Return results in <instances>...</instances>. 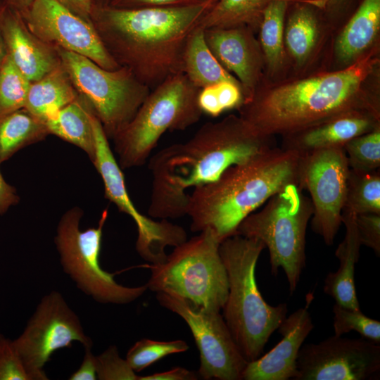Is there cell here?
Returning <instances> with one entry per match:
<instances>
[{"label":"cell","instance_id":"obj_47","mask_svg":"<svg viewBox=\"0 0 380 380\" xmlns=\"http://www.w3.org/2000/svg\"><path fill=\"white\" fill-rule=\"evenodd\" d=\"M329 6H336L341 4L345 0H325Z\"/></svg>","mask_w":380,"mask_h":380},{"label":"cell","instance_id":"obj_17","mask_svg":"<svg viewBox=\"0 0 380 380\" xmlns=\"http://www.w3.org/2000/svg\"><path fill=\"white\" fill-rule=\"evenodd\" d=\"M313 298L311 293H308L306 305L286 316L277 329L282 336L281 341L265 355L248 362L242 374V379H295L298 352L314 328L308 310Z\"/></svg>","mask_w":380,"mask_h":380},{"label":"cell","instance_id":"obj_44","mask_svg":"<svg viewBox=\"0 0 380 380\" xmlns=\"http://www.w3.org/2000/svg\"><path fill=\"white\" fill-rule=\"evenodd\" d=\"M8 5L17 10L20 13L26 11L34 0H4Z\"/></svg>","mask_w":380,"mask_h":380},{"label":"cell","instance_id":"obj_46","mask_svg":"<svg viewBox=\"0 0 380 380\" xmlns=\"http://www.w3.org/2000/svg\"><path fill=\"white\" fill-rule=\"evenodd\" d=\"M92 5L97 6H106L110 5L112 0H91Z\"/></svg>","mask_w":380,"mask_h":380},{"label":"cell","instance_id":"obj_30","mask_svg":"<svg viewBox=\"0 0 380 380\" xmlns=\"http://www.w3.org/2000/svg\"><path fill=\"white\" fill-rule=\"evenodd\" d=\"M343 210L355 215H380V172L350 168Z\"/></svg>","mask_w":380,"mask_h":380},{"label":"cell","instance_id":"obj_26","mask_svg":"<svg viewBox=\"0 0 380 380\" xmlns=\"http://www.w3.org/2000/svg\"><path fill=\"white\" fill-rule=\"evenodd\" d=\"M48 134L45 123L25 108L4 117L0 120V165L20 149Z\"/></svg>","mask_w":380,"mask_h":380},{"label":"cell","instance_id":"obj_31","mask_svg":"<svg viewBox=\"0 0 380 380\" xmlns=\"http://www.w3.org/2000/svg\"><path fill=\"white\" fill-rule=\"evenodd\" d=\"M30 84L6 54L0 72V120L24 108Z\"/></svg>","mask_w":380,"mask_h":380},{"label":"cell","instance_id":"obj_23","mask_svg":"<svg viewBox=\"0 0 380 380\" xmlns=\"http://www.w3.org/2000/svg\"><path fill=\"white\" fill-rule=\"evenodd\" d=\"M379 27L380 0H363L336 41L338 60L355 61L374 42Z\"/></svg>","mask_w":380,"mask_h":380},{"label":"cell","instance_id":"obj_32","mask_svg":"<svg viewBox=\"0 0 380 380\" xmlns=\"http://www.w3.org/2000/svg\"><path fill=\"white\" fill-rule=\"evenodd\" d=\"M245 100L241 86L221 82L201 89L198 96L203 113L217 117L226 110L239 109Z\"/></svg>","mask_w":380,"mask_h":380},{"label":"cell","instance_id":"obj_36","mask_svg":"<svg viewBox=\"0 0 380 380\" xmlns=\"http://www.w3.org/2000/svg\"><path fill=\"white\" fill-rule=\"evenodd\" d=\"M96 376L99 380H139V376L126 360L122 359L115 346H110L96 356Z\"/></svg>","mask_w":380,"mask_h":380},{"label":"cell","instance_id":"obj_48","mask_svg":"<svg viewBox=\"0 0 380 380\" xmlns=\"http://www.w3.org/2000/svg\"><path fill=\"white\" fill-rule=\"evenodd\" d=\"M1 1H2V0H0V4H1Z\"/></svg>","mask_w":380,"mask_h":380},{"label":"cell","instance_id":"obj_20","mask_svg":"<svg viewBox=\"0 0 380 380\" xmlns=\"http://www.w3.org/2000/svg\"><path fill=\"white\" fill-rule=\"evenodd\" d=\"M379 126V113L354 110L283 137L281 148L295 151L301 155L319 149L343 148L353 139Z\"/></svg>","mask_w":380,"mask_h":380},{"label":"cell","instance_id":"obj_40","mask_svg":"<svg viewBox=\"0 0 380 380\" xmlns=\"http://www.w3.org/2000/svg\"><path fill=\"white\" fill-rule=\"evenodd\" d=\"M96 356L91 352V347L84 348V355L79 369L70 377V380H96Z\"/></svg>","mask_w":380,"mask_h":380},{"label":"cell","instance_id":"obj_4","mask_svg":"<svg viewBox=\"0 0 380 380\" xmlns=\"http://www.w3.org/2000/svg\"><path fill=\"white\" fill-rule=\"evenodd\" d=\"M302 155L273 147L228 167L214 182L189 193L191 230H213L222 241L241 221L290 184L298 185Z\"/></svg>","mask_w":380,"mask_h":380},{"label":"cell","instance_id":"obj_25","mask_svg":"<svg viewBox=\"0 0 380 380\" xmlns=\"http://www.w3.org/2000/svg\"><path fill=\"white\" fill-rule=\"evenodd\" d=\"M183 73L199 89L221 82L241 85L212 53L205 40L204 30L198 25L189 34L186 43Z\"/></svg>","mask_w":380,"mask_h":380},{"label":"cell","instance_id":"obj_42","mask_svg":"<svg viewBox=\"0 0 380 380\" xmlns=\"http://www.w3.org/2000/svg\"><path fill=\"white\" fill-rule=\"evenodd\" d=\"M18 201L19 197L15 189L5 181L0 172V215L4 214Z\"/></svg>","mask_w":380,"mask_h":380},{"label":"cell","instance_id":"obj_19","mask_svg":"<svg viewBox=\"0 0 380 380\" xmlns=\"http://www.w3.org/2000/svg\"><path fill=\"white\" fill-rule=\"evenodd\" d=\"M0 33L6 54L31 82L61 64L57 47L32 33L21 14L4 0L0 4Z\"/></svg>","mask_w":380,"mask_h":380},{"label":"cell","instance_id":"obj_12","mask_svg":"<svg viewBox=\"0 0 380 380\" xmlns=\"http://www.w3.org/2000/svg\"><path fill=\"white\" fill-rule=\"evenodd\" d=\"M163 308L186 323L200 355L198 375L205 380H241L248 363L220 311L199 307L179 296L156 293Z\"/></svg>","mask_w":380,"mask_h":380},{"label":"cell","instance_id":"obj_33","mask_svg":"<svg viewBox=\"0 0 380 380\" xmlns=\"http://www.w3.org/2000/svg\"><path fill=\"white\" fill-rule=\"evenodd\" d=\"M188 349L187 343L180 339L163 341L142 338L129 349L125 360L135 372H139L167 355Z\"/></svg>","mask_w":380,"mask_h":380},{"label":"cell","instance_id":"obj_10","mask_svg":"<svg viewBox=\"0 0 380 380\" xmlns=\"http://www.w3.org/2000/svg\"><path fill=\"white\" fill-rule=\"evenodd\" d=\"M75 89L91 106L108 138L133 118L151 89L125 67L101 68L89 58L57 47Z\"/></svg>","mask_w":380,"mask_h":380},{"label":"cell","instance_id":"obj_18","mask_svg":"<svg viewBox=\"0 0 380 380\" xmlns=\"http://www.w3.org/2000/svg\"><path fill=\"white\" fill-rule=\"evenodd\" d=\"M205 42L222 67L233 72L241 84L245 100L259 85L262 55L248 27H210L204 30Z\"/></svg>","mask_w":380,"mask_h":380},{"label":"cell","instance_id":"obj_28","mask_svg":"<svg viewBox=\"0 0 380 380\" xmlns=\"http://www.w3.org/2000/svg\"><path fill=\"white\" fill-rule=\"evenodd\" d=\"M288 0H269L260 24V39L268 69L277 70L284 59V18Z\"/></svg>","mask_w":380,"mask_h":380},{"label":"cell","instance_id":"obj_38","mask_svg":"<svg viewBox=\"0 0 380 380\" xmlns=\"http://www.w3.org/2000/svg\"><path fill=\"white\" fill-rule=\"evenodd\" d=\"M355 223L361 245L372 249L376 255L379 256L380 215H356Z\"/></svg>","mask_w":380,"mask_h":380},{"label":"cell","instance_id":"obj_37","mask_svg":"<svg viewBox=\"0 0 380 380\" xmlns=\"http://www.w3.org/2000/svg\"><path fill=\"white\" fill-rule=\"evenodd\" d=\"M0 380H30L13 341L0 334Z\"/></svg>","mask_w":380,"mask_h":380},{"label":"cell","instance_id":"obj_27","mask_svg":"<svg viewBox=\"0 0 380 380\" xmlns=\"http://www.w3.org/2000/svg\"><path fill=\"white\" fill-rule=\"evenodd\" d=\"M269 0H217L201 20L198 26L210 27L260 26L264 9Z\"/></svg>","mask_w":380,"mask_h":380},{"label":"cell","instance_id":"obj_7","mask_svg":"<svg viewBox=\"0 0 380 380\" xmlns=\"http://www.w3.org/2000/svg\"><path fill=\"white\" fill-rule=\"evenodd\" d=\"M220 239L207 229L174 247L160 263L148 266V289L179 296L203 308L220 311L228 295Z\"/></svg>","mask_w":380,"mask_h":380},{"label":"cell","instance_id":"obj_14","mask_svg":"<svg viewBox=\"0 0 380 380\" xmlns=\"http://www.w3.org/2000/svg\"><path fill=\"white\" fill-rule=\"evenodd\" d=\"M350 167L343 148L302 155L298 186L310 195L312 229L325 244L334 243L342 224Z\"/></svg>","mask_w":380,"mask_h":380},{"label":"cell","instance_id":"obj_5","mask_svg":"<svg viewBox=\"0 0 380 380\" xmlns=\"http://www.w3.org/2000/svg\"><path fill=\"white\" fill-rule=\"evenodd\" d=\"M264 248L260 241L237 234L223 239L219 247L228 279L222 316L248 362L262 355L288 312L286 303L276 306L267 303L258 287L255 267Z\"/></svg>","mask_w":380,"mask_h":380},{"label":"cell","instance_id":"obj_39","mask_svg":"<svg viewBox=\"0 0 380 380\" xmlns=\"http://www.w3.org/2000/svg\"><path fill=\"white\" fill-rule=\"evenodd\" d=\"M211 0H112L109 6L121 8L177 7L203 4Z\"/></svg>","mask_w":380,"mask_h":380},{"label":"cell","instance_id":"obj_13","mask_svg":"<svg viewBox=\"0 0 380 380\" xmlns=\"http://www.w3.org/2000/svg\"><path fill=\"white\" fill-rule=\"evenodd\" d=\"M73 341L84 348L93 346L77 315L55 291L41 299L23 333L13 340L30 380H47L44 367L51 355L70 348Z\"/></svg>","mask_w":380,"mask_h":380},{"label":"cell","instance_id":"obj_35","mask_svg":"<svg viewBox=\"0 0 380 380\" xmlns=\"http://www.w3.org/2000/svg\"><path fill=\"white\" fill-rule=\"evenodd\" d=\"M334 335L342 336L351 331L362 338L380 343V322L363 314L360 309L347 308L335 303L333 306Z\"/></svg>","mask_w":380,"mask_h":380},{"label":"cell","instance_id":"obj_9","mask_svg":"<svg viewBox=\"0 0 380 380\" xmlns=\"http://www.w3.org/2000/svg\"><path fill=\"white\" fill-rule=\"evenodd\" d=\"M82 211L78 207L68 210L57 227L55 243L63 271L83 293L102 304H128L141 296L146 285L125 286L99 262L103 228L108 217L104 210L96 227L80 229Z\"/></svg>","mask_w":380,"mask_h":380},{"label":"cell","instance_id":"obj_11","mask_svg":"<svg viewBox=\"0 0 380 380\" xmlns=\"http://www.w3.org/2000/svg\"><path fill=\"white\" fill-rule=\"evenodd\" d=\"M95 155L92 163L101 175L105 197L130 216L137 228L136 249L139 255L151 264L163 262L167 246L175 247L187 239L185 229L167 220L156 221L141 214L134 206L127 193L125 178L110 148L108 137L94 113L91 114Z\"/></svg>","mask_w":380,"mask_h":380},{"label":"cell","instance_id":"obj_43","mask_svg":"<svg viewBox=\"0 0 380 380\" xmlns=\"http://www.w3.org/2000/svg\"><path fill=\"white\" fill-rule=\"evenodd\" d=\"M62 6L84 20L90 21L91 0H56Z\"/></svg>","mask_w":380,"mask_h":380},{"label":"cell","instance_id":"obj_8","mask_svg":"<svg viewBox=\"0 0 380 380\" xmlns=\"http://www.w3.org/2000/svg\"><path fill=\"white\" fill-rule=\"evenodd\" d=\"M313 213L311 200L298 185L290 184L272 196L258 211L239 224L236 233L258 239L268 249L271 272L284 270L291 293L305 266V236Z\"/></svg>","mask_w":380,"mask_h":380},{"label":"cell","instance_id":"obj_22","mask_svg":"<svg viewBox=\"0 0 380 380\" xmlns=\"http://www.w3.org/2000/svg\"><path fill=\"white\" fill-rule=\"evenodd\" d=\"M80 94L61 64L40 80L31 82L24 108L44 121L75 100Z\"/></svg>","mask_w":380,"mask_h":380},{"label":"cell","instance_id":"obj_41","mask_svg":"<svg viewBox=\"0 0 380 380\" xmlns=\"http://www.w3.org/2000/svg\"><path fill=\"white\" fill-rule=\"evenodd\" d=\"M197 374L182 367H176L170 370L154 373L150 375L140 376L139 380H196Z\"/></svg>","mask_w":380,"mask_h":380},{"label":"cell","instance_id":"obj_1","mask_svg":"<svg viewBox=\"0 0 380 380\" xmlns=\"http://www.w3.org/2000/svg\"><path fill=\"white\" fill-rule=\"evenodd\" d=\"M273 137L257 132L239 115L203 125L189 140L149 158L152 188L148 214L177 219L187 213V190L215 181L230 166L275 147Z\"/></svg>","mask_w":380,"mask_h":380},{"label":"cell","instance_id":"obj_29","mask_svg":"<svg viewBox=\"0 0 380 380\" xmlns=\"http://www.w3.org/2000/svg\"><path fill=\"white\" fill-rule=\"evenodd\" d=\"M318 36L317 20L310 6H300L290 15L284 38L287 49L298 64L303 63L313 50Z\"/></svg>","mask_w":380,"mask_h":380},{"label":"cell","instance_id":"obj_2","mask_svg":"<svg viewBox=\"0 0 380 380\" xmlns=\"http://www.w3.org/2000/svg\"><path fill=\"white\" fill-rule=\"evenodd\" d=\"M217 1L177 7L92 5L90 21L115 61L151 90L183 72L187 39Z\"/></svg>","mask_w":380,"mask_h":380},{"label":"cell","instance_id":"obj_15","mask_svg":"<svg viewBox=\"0 0 380 380\" xmlns=\"http://www.w3.org/2000/svg\"><path fill=\"white\" fill-rule=\"evenodd\" d=\"M294 380H367L379 377L380 346L334 335L301 346Z\"/></svg>","mask_w":380,"mask_h":380},{"label":"cell","instance_id":"obj_34","mask_svg":"<svg viewBox=\"0 0 380 380\" xmlns=\"http://www.w3.org/2000/svg\"><path fill=\"white\" fill-rule=\"evenodd\" d=\"M350 169L372 172L380 167V127L358 136L344 146Z\"/></svg>","mask_w":380,"mask_h":380},{"label":"cell","instance_id":"obj_45","mask_svg":"<svg viewBox=\"0 0 380 380\" xmlns=\"http://www.w3.org/2000/svg\"><path fill=\"white\" fill-rule=\"evenodd\" d=\"M6 54V53L5 46H4V42L1 36V33H0V72H1V68L2 63H3Z\"/></svg>","mask_w":380,"mask_h":380},{"label":"cell","instance_id":"obj_21","mask_svg":"<svg viewBox=\"0 0 380 380\" xmlns=\"http://www.w3.org/2000/svg\"><path fill=\"white\" fill-rule=\"evenodd\" d=\"M355 214L346 210L342 212V223L346 234L335 251L339 260L336 272L328 273L324 284V291L332 297L339 305L360 309L355 284V268L360 255L361 243L355 223Z\"/></svg>","mask_w":380,"mask_h":380},{"label":"cell","instance_id":"obj_6","mask_svg":"<svg viewBox=\"0 0 380 380\" xmlns=\"http://www.w3.org/2000/svg\"><path fill=\"white\" fill-rule=\"evenodd\" d=\"M200 90L183 72L151 89L131 121L113 138L121 169L144 165L166 131L196 124L203 114Z\"/></svg>","mask_w":380,"mask_h":380},{"label":"cell","instance_id":"obj_16","mask_svg":"<svg viewBox=\"0 0 380 380\" xmlns=\"http://www.w3.org/2000/svg\"><path fill=\"white\" fill-rule=\"evenodd\" d=\"M20 14L30 32L43 42L85 56L107 70L121 67L108 53L91 23L56 0H34Z\"/></svg>","mask_w":380,"mask_h":380},{"label":"cell","instance_id":"obj_24","mask_svg":"<svg viewBox=\"0 0 380 380\" xmlns=\"http://www.w3.org/2000/svg\"><path fill=\"white\" fill-rule=\"evenodd\" d=\"M91 106L82 96L49 117L44 123L49 134H54L82 149L92 161L95 145Z\"/></svg>","mask_w":380,"mask_h":380},{"label":"cell","instance_id":"obj_3","mask_svg":"<svg viewBox=\"0 0 380 380\" xmlns=\"http://www.w3.org/2000/svg\"><path fill=\"white\" fill-rule=\"evenodd\" d=\"M376 63L370 53L341 70L257 87L238 109L239 116L262 135L285 137L354 110L379 113L363 89Z\"/></svg>","mask_w":380,"mask_h":380}]
</instances>
